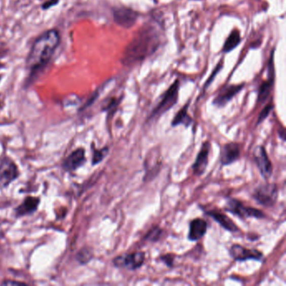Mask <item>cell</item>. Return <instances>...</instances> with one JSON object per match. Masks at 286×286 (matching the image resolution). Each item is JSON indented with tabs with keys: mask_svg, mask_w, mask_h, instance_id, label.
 <instances>
[{
	"mask_svg": "<svg viewBox=\"0 0 286 286\" xmlns=\"http://www.w3.org/2000/svg\"><path fill=\"white\" fill-rule=\"evenodd\" d=\"M279 189L276 184L260 185L253 192L252 197L258 204L265 207H273L277 202Z\"/></svg>",
	"mask_w": 286,
	"mask_h": 286,
	"instance_id": "277c9868",
	"label": "cell"
},
{
	"mask_svg": "<svg viewBox=\"0 0 286 286\" xmlns=\"http://www.w3.org/2000/svg\"><path fill=\"white\" fill-rule=\"evenodd\" d=\"M60 40L59 32L52 29L44 32L34 41L26 61L31 78L35 77L37 73L48 64L60 44Z\"/></svg>",
	"mask_w": 286,
	"mask_h": 286,
	"instance_id": "7a4b0ae2",
	"label": "cell"
},
{
	"mask_svg": "<svg viewBox=\"0 0 286 286\" xmlns=\"http://www.w3.org/2000/svg\"><path fill=\"white\" fill-rule=\"evenodd\" d=\"M159 260H160V262L164 263L169 268H172L174 266V260H174V256L172 255H170V254L160 256L159 258Z\"/></svg>",
	"mask_w": 286,
	"mask_h": 286,
	"instance_id": "484cf974",
	"label": "cell"
},
{
	"mask_svg": "<svg viewBox=\"0 0 286 286\" xmlns=\"http://www.w3.org/2000/svg\"><path fill=\"white\" fill-rule=\"evenodd\" d=\"M274 59V51L272 50L268 63V80L261 84L258 93L257 102L260 104H262L268 99V97L271 93L272 88L274 87V78H275Z\"/></svg>",
	"mask_w": 286,
	"mask_h": 286,
	"instance_id": "52a82bcc",
	"label": "cell"
},
{
	"mask_svg": "<svg viewBox=\"0 0 286 286\" xmlns=\"http://www.w3.org/2000/svg\"><path fill=\"white\" fill-rule=\"evenodd\" d=\"M86 162L85 151L84 149L79 148L73 151L63 162V168L67 171H73Z\"/></svg>",
	"mask_w": 286,
	"mask_h": 286,
	"instance_id": "9a60e30c",
	"label": "cell"
},
{
	"mask_svg": "<svg viewBox=\"0 0 286 286\" xmlns=\"http://www.w3.org/2000/svg\"><path fill=\"white\" fill-rule=\"evenodd\" d=\"M223 66V61H220L218 65H217L216 67L214 68L213 73H211V76H210V78H208V80L206 81V84H205V87H204V89H206V88H207L210 84H211V82L215 79L216 78L217 75H218V73L222 70V68Z\"/></svg>",
	"mask_w": 286,
	"mask_h": 286,
	"instance_id": "d4e9b609",
	"label": "cell"
},
{
	"mask_svg": "<svg viewBox=\"0 0 286 286\" xmlns=\"http://www.w3.org/2000/svg\"><path fill=\"white\" fill-rule=\"evenodd\" d=\"M161 43L160 32L153 24H145L126 46L121 62L126 66H134L152 56Z\"/></svg>",
	"mask_w": 286,
	"mask_h": 286,
	"instance_id": "6da1fadb",
	"label": "cell"
},
{
	"mask_svg": "<svg viewBox=\"0 0 286 286\" xmlns=\"http://www.w3.org/2000/svg\"><path fill=\"white\" fill-rule=\"evenodd\" d=\"M59 0H47L46 3H44L42 5V9L43 10H48L50 8L52 7V6H55V5L58 4Z\"/></svg>",
	"mask_w": 286,
	"mask_h": 286,
	"instance_id": "4316f807",
	"label": "cell"
},
{
	"mask_svg": "<svg viewBox=\"0 0 286 286\" xmlns=\"http://www.w3.org/2000/svg\"><path fill=\"white\" fill-rule=\"evenodd\" d=\"M40 200L37 197H27L21 205L15 209V213L18 217H22L31 214L37 211L39 206Z\"/></svg>",
	"mask_w": 286,
	"mask_h": 286,
	"instance_id": "ac0fdd59",
	"label": "cell"
},
{
	"mask_svg": "<svg viewBox=\"0 0 286 286\" xmlns=\"http://www.w3.org/2000/svg\"><path fill=\"white\" fill-rule=\"evenodd\" d=\"M19 176V170L10 158L0 160V187H6Z\"/></svg>",
	"mask_w": 286,
	"mask_h": 286,
	"instance_id": "8fae6325",
	"label": "cell"
},
{
	"mask_svg": "<svg viewBox=\"0 0 286 286\" xmlns=\"http://www.w3.org/2000/svg\"><path fill=\"white\" fill-rule=\"evenodd\" d=\"M229 255L233 260L238 262H243L247 260L261 261L264 259V255L259 250L247 248L239 244L232 245Z\"/></svg>",
	"mask_w": 286,
	"mask_h": 286,
	"instance_id": "9c48e42d",
	"label": "cell"
},
{
	"mask_svg": "<svg viewBox=\"0 0 286 286\" xmlns=\"http://www.w3.org/2000/svg\"><path fill=\"white\" fill-rule=\"evenodd\" d=\"M146 260L144 252H136L128 255H120L114 260V264L118 268H125L129 270L139 269Z\"/></svg>",
	"mask_w": 286,
	"mask_h": 286,
	"instance_id": "ba28073f",
	"label": "cell"
},
{
	"mask_svg": "<svg viewBox=\"0 0 286 286\" xmlns=\"http://www.w3.org/2000/svg\"><path fill=\"white\" fill-rule=\"evenodd\" d=\"M211 151V145L208 141L202 144L201 150L197 154L194 164L192 165V170L195 175L201 176L206 171L209 162V154Z\"/></svg>",
	"mask_w": 286,
	"mask_h": 286,
	"instance_id": "4fadbf2b",
	"label": "cell"
},
{
	"mask_svg": "<svg viewBox=\"0 0 286 286\" xmlns=\"http://www.w3.org/2000/svg\"><path fill=\"white\" fill-rule=\"evenodd\" d=\"M162 234V229L160 227L155 226L153 228H151V230L149 231L146 237H145V239L146 241H149V242H157V241L160 240Z\"/></svg>",
	"mask_w": 286,
	"mask_h": 286,
	"instance_id": "44dd1931",
	"label": "cell"
},
{
	"mask_svg": "<svg viewBox=\"0 0 286 286\" xmlns=\"http://www.w3.org/2000/svg\"><path fill=\"white\" fill-rule=\"evenodd\" d=\"M225 210L242 219H250V218L261 219L265 218V214L261 210L244 206L242 201L234 198L228 199L226 203Z\"/></svg>",
	"mask_w": 286,
	"mask_h": 286,
	"instance_id": "5b68a950",
	"label": "cell"
},
{
	"mask_svg": "<svg viewBox=\"0 0 286 286\" xmlns=\"http://www.w3.org/2000/svg\"><path fill=\"white\" fill-rule=\"evenodd\" d=\"M207 216L212 218L215 222L219 223L221 227H223L224 229L230 232V233H237L239 231L238 226L233 220H231L230 218H228L226 214L222 213L220 211H208L205 212Z\"/></svg>",
	"mask_w": 286,
	"mask_h": 286,
	"instance_id": "e0dca14e",
	"label": "cell"
},
{
	"mask_svg": "<svg viewBox=\"0 0 286 286\" xmlns=\"http://www.w3.org/2000/svg\"><path fill=\"white\" fill-rule=\"evenodd\" d=\"M0 80H1V76H0Z\"/></svg>",
	"mask_w": 286,
	"mask_h": 286,
	"instance_id": "83f0119b",
	"label": "cell"
},
{
	"mask_svg": "<svg viewBox=\"0 0 286 286\" xmlns=\"http://www.w3.org/2000/svg\"><path fill=\"white\" fill-rule=\"evenodd\" d=\"M254 159L261 175L265 180L269 179L273 173V165L264 146H259L255 148L254 151Z\"/></svg>",
	"mask_w": 286,
	"mask_h": 286,
	"instance_id": "30bf717a",
	"label": "cell"
},
{
	"mask_svg": "<svg viewBox=\"0 0 286 286\" xmlns=\"http://www.w3.org/2000/svg\"><path fill=\"white\" fill-rule=\"evenodd\" d=\"M241 42L242 38H241L240 32L238 31V29H233L223 44V53L228 54L235 50L240 45Z\"/></svg>",
	"mask_w": 286,
	"mask_h": 286,
	"instance_id": "ffe728a7",
	"label": "cell"
},
{
	"mask_svg": "<svg viewBox=\"0 0 286 286\" xmlns=\"http://www.w3.org/2000/svg\"><path fill=\"white\" fill-rule=\"evenodd\" d=\"M274 109V106L269 103V104L267 105L266 107L264 108V110L260 113V116H259V119H258L257 125L261 124L262 122H264L265 119H267V117L269 116L270 112L272 110Z\"/></svg>",
	"mask_w": 286,
	"mask_h": 286,
	"instance_id": "cb8c5ba5",
	"label": "cell"
},
{
	"mask_svg": "<svg viewBox=\"0 0 286 286\" xmlns=\"http://www.w3.org/2000/svg\"><path fill=\"white\" fill-rule=\"evenodd\" d=\"M110 149L108 147L102 149V150H94L93 156H92V165H95L101 162L109 154Z\"/></svg>",
	"mask_w": 286,
	"mask_h": 286,
	"instance_id": "7402d4cb",
	"label": "cell"
},
{
	"mask_svg": "<svg viewBox=\"0 0 286 286\" xmlns=\"http://www.w3.org/2000/svg\"><path fill=\"white\" fill-rule=\"evenodd\" d=\"M180 82L175 80L170 88L165 91L162 95L160 101L155 109L151 112V115L149 117V120L158 119L166 112L171 110L177 103L178 96H179Z\"/></svg>",
	"mask_w": 286,
	"mask_h": 286,
	"instance_id": "3957f363",
	"label": "cell"
},
{
	"mask_svg": "<svg viewBox=\"0 0 286 286\" xmlns=\"http://www.w3.org/2000/svg\"><path fill=\"white\" fill-rule=\"evenodd\" d=\"M189 104L190 102H187V104H185L183 108L175 114V118L171 122V126L176 127L182 124L186 128H188L192 124L193 120H192V117L188 114Z\"/></svg>",
	"mask_w": 286,
	"mask_h": 286,
	"instance_id": "d6986e66",
	"label": "cell"
},
{
	"mask_svg": "<svg viewBox=\"0 0 286 286\" xmlns=\"http://www.w3.org/2000/svg\"><path fill=\"white\" fill-rule=\"evenodd\" d=\"M207 230V223L201 219L191 221L189 226L188 239L192 242H197L203 238Z\"/></svg>",
	"mask_w": 286,
	"mask_h": 286,
	"instance_id": "2e32d148",
	"label": "cell"
},
{
	"mask_svg": "<svg viewBox=\"0 0 286 286\" xmlns=\"http://www.w3.org/2000/svg\"><path fill=\"white\" fill-rule=\"evenodd\" d=\"M244 85V83H241L238 85H229L223 88L214 98L212 104L217 108L225 107L228 102H231L243 89Z\"/></svg>",
	"mask_w": 286,
	"mask_h": 286,
	"instance_id": "7c38bea8",
	"label": "cell"
},
{
	"mask_svg": "<svg viewBox=\"0 0 286 286\" xmlns=\"http://www.w3.org/2000/svg\"><path fill=\"white\" fill-rule=\"evenodd\" d=\"M92 253L88 248H83L78 253L77 259L81 264H87L92 260Z\"/></svg>",
	"mask_w": 286,
	"mask_h": 286,
	"instance_id": "603a6c76",
	"label": "cell"
},
{
	"mask_svg": "<svg viewBox=\"0 0 286 286\" xmlns=\"http://www.w3.org/2000/svg\"><path fill=\"white\" fill-rule=\"evenodd\" d=\"M240 156V146L237 143H228L221 150L220 162L223 165H229L235 162Z\"/></svg>",
	"mask_w": 286,
	"mask_h": 286,
	"instance_id": "5bb4252c",
	"label": "cell"
},
{
	"mask_svg": "<svg viewBox=\"0 0 286 286\" xmlns=\"http://www.w3.org/2000/svg\"><path fill=\"white\" fill-rule=\"evenodd\" d=\"M114 22L124 29H130L135 25L139 13L128 7H117L113 10Z\"/></svg>",
	"mask_w": 286,
	"mask_h": 286,
	"instance_id": "8992f818",
	"label": "cell"
}]
</instances>
